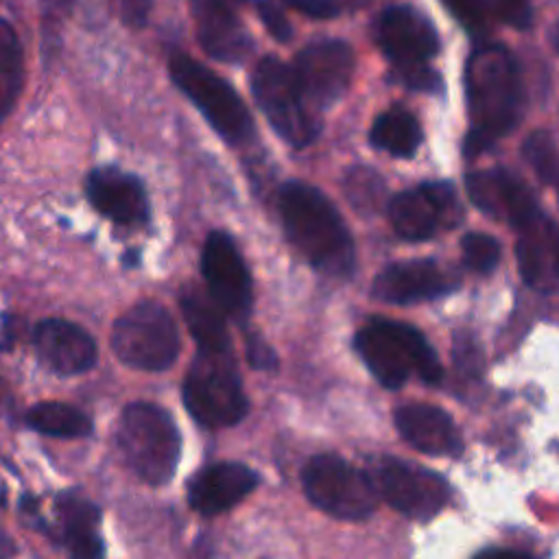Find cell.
I'll return each mask as SVG.
<instances>
[{
  "mask_svg": "<svg viewBox=\"0 0 559 559\" xmlns=\"http://www.w3.org/2000/svg\"><path fill=\"white\" fill-rule=\"evenodd\" d=\"M277 207L284 231L297 251L321 273L345 277L354 271L352 234L332 201L314 186L288 181L280 188Z\"/></svg>",
  "mask_w": 559,
  "mask_h": 559,
  "instance_id": "1",
  "label": "cell"
},
{
  "mask_svg": "<svg viewBox=\"0 0 559 559\" xmlns=\"http://www.w3.org/2000/svg\"><path fill=\"white\" fill-rule=\"evenodd\" d=\"M465 94L472 129L498 140L518 127L524 107L522 79L502 44H485L469 55Z\"/></svg>",
  "mask_w": 559,
  "mask_h": 559,
  "instance_id": "2",
  "label": "cell"
},
{
  "mask_svg": "<svg viewBox=\"0 0 559 559\" xmlns=\"http://www.w3.org/2000/svg\"><path fill=\"white\" fill-rule=\"evenodd\" d=\"M354 345L371 376L386 389H400L411 373L426 384H437L443 378L432 345L408 323L371 319L356 332Z\"/></svg>",
  "mask_w": 559,
  "mask_h": 559,
  "instance_id": "3",
  "label": "cell"
},
{
  "mask_svg": "<svg viewBox=\"0 0 559 559\" xmlns=\"http://www.w3.org/2000/svg\"><path fill=\"white\" fill-rule=\"evenodd\" d=\"M118 445L127 465L146 485H166L177 469L181 437L170 413L151 402H131L118 421Z\"/></svg>",
  "mask_w": 559,
  "mask_h": 559,
  "instance_id": "4",
  "label": "cell"
},
{
  "mask_svg": "<svg viewBox=\"0 0 559 559\" xmlns=\"http://www.w3.org/2000/svg\"><path fill=\"white\" fill-rule=\"evenodd\" d=\"M181 395L197 424L205 428H227L238 424L247 415L249 402L242 391L231 347H197V356L183 378Z\"/></svg>",
  "mask_w": 559,
  "mask_h": 559,
  "instance_id": "5",
  "label": "cell"
},
{
  "mask_svg": "<svg viewBox=\"0 0 559 559\" xmlns=\"http://www.w3.org/2000/svg\"><path fill=\"white\" fill-rule=\"evenodd\" d=\"M173 83L203 114L207 124L227 142L245 144L253 138V120L238 92L216 72L183 52H173L168 59Z\"/></svg>",
  "mask_w": 559,
  "mask_h": 559,
  "instance_id": "6",
  "label": "cell"
},
{
  "mask_svg": "<svg viewBox=\"0 0 559 559\" xmlns=\"http://www.w3.org/2000/svg\"><path fill=\"white\" fill-rule=\"evenodd\" d=\"M179 330L155 299H142L124 310L111 328V349L120 362L142 371H164L179 356Z\"/></svg>",
  "mask_w": 559,
  "mask_h": 559,
  "instance_id": "7",
  "label": "cell"
},
{
  "mask_svg": "<svg viewBox=\"0 0 559 559\" xmlns=\"http://www.w3.org/2000/svg\"><path fill=\"white\" fill-rule=\"evenodd\" d=\"M251 92L275 133L295 148H304L319 135V122L310 114L293 68L277 57H262L251 74Z\"/></svg>",
  "mask_w": 559,
  "mask_h": 559,
  "instance_id": "8",
  "label": "cell"
},
{
  "mask_svg": "<svg viewBox=\"0 0 559 559\" xmlns=\"http://www.w3.org/2000/svg\"><path fill=\"white\" fill-rule=\"evenodd\" d=\"M301 485L314 507L341 520H365L378 504L371 476L334 454L312 456L304 467Z\"/></svg>",
  "mask_w": 559,
  "mask_h": 559,
  "instance_id": "9",
  "label": "cell"
},
{
  "mask_svg": "<svg viewBox=\"0 0 559 559\" xmlns=\"http://www.w3.org/2000/svg\"><path fill=\"white\" fill-rule=\"evenodd\" d=\"M20 511L33 528L44 533L55 544H61L72 557H100L105 542L100 537V509L76 491L55 496V522H48L39 511V500L33 496L20 498Z\"/></svg>",
  "mask_w": 559,
  "mask_h": 559,
  "instance_id": "10",
  "label": "cell"
},
{
  "mask_svg": "<svg viewBox=\"0 0 559 559\" xmlns=\"http://www.w3.org/2000/svg\"><path fill=\"white\" fill-rule=\"evenodd\" d=\"M371 480L395 511L421 522L435 518L450 498L448 483L437 472L391 456L373 465Z\"/></svg>",
  "mask_w": 559,
  "mask_h": 559,
  "instance_id": "11",
  "label": "cell"
},
{
  "mask_svg": "<svg viewBox=\"0 0 559 559\" xmlns=\"http://www.w3.org/2000/svg\"><path fill=\"white\" fill-rule=\"evenodd\" d=\"M393 229L404 240H428L441 227L452 229L463 221V205L450 181H426L397 192L389 201Z\"/></svg>",
  "mask_w": 559,
  "mask_h": 559,
  "instance_id": "12",
  "label": "cell"
},
{
  "mask_svg": "<svg viewBox=\"0 0 559 559\" xmlns=\"http://www.w3.org/2000/svg\"><path fill=\"white\" fill-rule=\"evenodd\" d=\"M201 273L223 314L245 321L251 310V275L229 234L214 229L201 251Z\"/></svg>",
  "mask_w": 559,
  "mask_h": 559,
  "instance_id": "13",
  "label": "cell"
},
{
  "mask_svg": "<svg viewBox=\"0 0 559 559\" xmlns=\"http://www.w3.org/2000/svg\"><path fill=\"white\" fill-rule=\"evenodd\" d=\"M354 50L341 39H317L299 50L293 72L306 103L314 107L334 105L354 74Z\"/></svg>",
  "mask_w": 559,
  "mask_h": 559,
  "instance_id": "14",
  "label": "cell"
},
{
  "mask_svg": "<svg viewBox=\"0 0 559 559\" xmlns=\"http://www.w3.org/2000/svg\"><path fill=\"white\" fill-rule=\"evenodd\" d=\"M469 201L487 216L518 229L542 212L533 190L509 168L476 170L465 177Z\"/></svg>",
  "mask_w": 559,
  "mask_h": 559,
  "instance_id": "15",
  "label": "cell"
},
{
  "mask_svg": "<svg viewBox=\"0 0 559 559\" xmlns=\"http://www.w3.org/2000/svg\"><path fill=\"white\" fill-rule=\"evenodd\" d=\"M376 41L393 68L428 63L439 50V35L413 7H389L378 15Z\"/></svg>",
  "mask_w": 559,
  "mask_h": 559,
  "instance_id": "16",
  "label": "cell"
},
{
  "mask_svg": "<svg viewBox=\"0 0 559 559\" xmlns=\"http://www.w3.org/2000/svg\"><path fill=\"white\" fill-rule=\"evenodd\" d=\"M85 197L100 216L116 225H144L151 214L142 179L116 166L94 168L85 179Z\"/></svg>",
  "mask_w": 559,
  "mask_h": 559,
  "instance_id": "17",
  "label": "cell"
},
{
  "mask_svg": "<svg viewBox=\"0 0 559 559\" xmlns=\"http://www.w3.org/2000/svg\"><path fill=\"white\" fill-rule=\"evenodd\" d=\"M31 338L39 362L57 376H79L92 369L98 356L92 334L66 319L35 323Z\"/></svg>",
  "mask_w": 559,
  "mask_h": 559,
  "instance_id": "18",
  "label": "cell"
},
{
  "mask_svg": "<svg viewBox=\"0 0 559 559\" xmlns=\"http://www.w3.org/2000/svg\"><path fill=\"white\" fill-rule=\"evenodd\" d=\"M456 280L435 260H404L389 264L373 277L371 295L386 304H417L454 290Z\"/></svg>",
  "mask_w": 559,
  "mask_h": 559,
  "instance_id": "19",
  "label": "cell"
},
{
  "mask_svg": "<svg viewBox=\"0 0 559 559\" xmlns=\"http://www.w3.org/2000/svg\"><path fill=\"white\" fill-rule=\"evenodd\" d=\"M515 231L522 280L539 293H559V225L539 212Z\"/></svg>",
  "mask_w": 559,
  "mask_h": 559,
  "instance_id": "20",
  "label": "cell"
},
{
  "mask_svg": "<svg viewBox=\"0 0 559 559\" xmlns=\"http://www.w3.org/2000/svg\"><path fill=\"white\" fill-rule=\"evenodd\" d=\"M190 13L201 48L216 61L242 63L253 39L227 0H190Z\"/></svg>",
  "mask_w": 559,
  "mask_h": 559,
  "instance_id": "21",
  "label": "cell"
},
{
  "mask_svg": "<svg viewBox=\"0 0 559 559\" xmlns=\"http://www.w3.org/2000/svg\"><path fill=\"white\" fill-rule=\"evenodd\" d=\"M258 480L255 469L242 463H212L188 483V502L201 515H218L247 498L258 487Z\"/></svg>",
  "mask_w": 559,
  "mask_h": 559,
  "instance_id": "22",
  "label": "cell"
},
{
  "mask_svg": "<svg viewBox=\"0 0 559 559\" xmlns=\"http://www.w3.org/2000/svg\"><path fill=\"white\" fill-rule=\"evenodd\" d=\"M395 426L406 443L432 456H456L463 448L452 417L432 404H404L395 411Z\"/></svg>",
  "mask_w": 559,
  "mask_h": 559,
  "instance_id": "23",
  "label": "cell"
},
{
  "mask_svg": "<svg viewBox=\"0 0 559 559\" xmlns=\"http://www.w3.org/2000/svg\"><path fill=\"white\" fill-rule=\"evenodd\" d=\"M183 321L197 341V347L203 349H225L231 347L223 310L214 304L212 297H205L197 288H186L179 297Z\"/></svg>",
  "mask_w": 559,
  "mask_h": 559,
  "instance_id": "24",
  "label": "cell"
},
{
  "mask_svg": "<svg viewBox=\"0 0 559 559\" xmlns=\"http://www.w3.org/2000/svg\"><path fill=\"white\" fill-rule=\"evenodd\" d=\"M369 140L376 148L395 157H411L421 144V127L411 111L393 107L373 120Z\"/></svg>",
  "mask_w": 559,
  "mask_h": 559,
  "instance_id": "25",
  "label": "cell"
},
{
  "mask_svg": "<svg viewBox=\"0 0 559 559\" xmlns=\"http://www.w3.org/2000/svg\"><path fill=\"white\" fill-rule=\"evenodd\" d=\"M26 426L57 439H81L92 432V419L76 406L63 402H41L28 408Z\"/></svg>",
  "mask_w": 559,
  "mask_h": 559,
  "instance_id": "26",
  "label": "cell"
},
{
  "mask_svg": "<svg viewBox=\"0 0 559 559\" xmlns=\"http://www.w3.org/2000/svg\"><path fill=\"white\" fill-rule=\"evenodd\" d=\"M24 83V52L15 28L0 17V120L15 107Z\"/></svg>",
  "mask_w": 559,
  "mask_h": 559,
  "instance_id": "27",
  "label": "cell"
},
{
  "mask_svg": "<svg viewBox=\"0 0 559 559\" xmlns=\"http://www.w3.org/2000/svg\"><path fill=\"white\" fill-rule=\"evenodd\" d=\"M522 155L546 186L559 190V148L548 131H533L522 144Z\"/></svg>",
  "mask_w": 559,
  "mask_h": 559,
  "instance_id": "28",
  "label": "cell"
},
{
  "mask_svg": "<svg viewBox=\"0 0 559 559\" xmlns=\"http://www.w3.org/2000/svg\"><path fill=\"white\" fill-rule=\"evenodd\" d=\"M343 190L349 203L360 212H378L386 192L380 173L367 166H354L343 179Z\"/></svg>",
  "mask_w": 559,
  "mask_h": 559,
  "instance_id": "29",
  "label": "cell"
},
{
  "mask_svg": "<svg viewBox=\"0 0 559 559\" xmlns=\"http://www.w3.org/2000/svg\"><path fill=\"white\" fill-rule=\"evenodd\" d=\"M463 251V264L476 273H489L496 269L500 260V242L480 231H469L461 240Z\"/></svg>",
  "mask_w": 559,
  "mask_h": 559,
  "instance_id": "30",
  "label": "cell"
},
{
  "mask_svg": "<svg viewBox=\"0 0 559 559\" xmlns=\"http://www.w3.org/2000/svg\"><path fill=\"white\" fill-rule=\"evenodd\" d=\"M395 79L400 83H404L411 90L417 92H430V94H439L443 90V81L441 74L437 70H432L428 63H419V66H408V68H395Z\"/></svg>",
  "mask_w": 559,
  "mask_h": 559,
  "instance_id": "31",
  "label": "cell"
},
{
  "mask_svg": "<svg viewBox=\"0 0 559 559\" xmlns=\"http://www.w3.org/2000/svg\"><path fill=\"white\" fill-rule=\"evenodd\" d=\"M255 11H258L262 24L266 26V31L277 41H288L293 37V28L275 0H255Z\"/></svg>",
  "mask_w": 559,
  "mask_h": 559,
  "instance_id": "32",
  "label": "cell"
},
{
  "mask_svg": "<svg viewBox=\"0 0 559 559\" xmlns=\"http://www.w3.org/2000/svg\"><path fill=\"white\" fill-rule=\"evenodd\" d=\"M496 11L513 28H526L533 20L531 0H496Z\"/></svg>",
  "mask_w": 559,
  "mask_h": 559,
  "instance_id": "33",
  "label": "cell"
},
{
  "mask_svg": "<svg viewBox=\"0 0 559 559\" xmlns=\"http://www.w3.org/2000/svg\"><path fill=\"white\" fill-rule=\"evenodd\" d=\"M120 20L131 28H142L148 20L153 0H116Z\"/></svg>",
  "mask_w": 559,
  "mask_h": 559,
  "instance_id": "34",
  "label": "cell"
},
{
  "mask_svg": "<svg viewBox=\"0 0 559 559\" xmlns=\"http://www.w3.org/2000/svg\"><path fill=\"white\" fill-rule=\"evenodd\" d=\"M247 360L253 369H275L277 358L271 345H266L260 336L249 334L247 336Z\"/></svg>",
  "mask_w": 559,
  "mask_h": 559,
  "instance_id": "35",
  "label": "cell"
},
{
  "mask_svg": "<svg viewBox=\"0 0 559 559\" xmlns=\"http://www.w3.org/2000/svg\"><path fill=\"white\" fill-rule=\"evenodd\" d=\"M286 4H290L299 13H306L308 17H317V20L334 17L341 11L338 0H286Z\"/></svg>",
  "mask_w": 559,
  "mask_h": 559,
  "instance_id": "36",
  "label": "cell"
},
{
  "mask_svg": "<svg viewBox=\"0 0 559 559\" xmlns=\"http://www.w3.org/2000/svg\"><path fill=\"white\" fill-rule=\"evenodd\" d=\"M450 11L463 22L467 24L469 28L474 26H480L483 24V15H485V9H483V0H443Z\"/></svg>",
  "mask_w": 559,
  "mask_h": 559,
  "instance_id": "37",
  "label": "cell"
},
{
  "mask_svg": "<svg viewBox=\"0 0 559 559\" xmlns=\"http://www.w3.org/2000/svg\"><path fill=\"white\" fill-rule=\"evenodd\" d=\"M72 4L74 0H39L41 15L46 24H52V26H57L72 11Z\"/></svg>",
  "mask_w": 559,
  "mask_h": 559,
  "instance_id": "38",
  "label": "cell"
},
{
  "mask_svg": "<svg viewBox=\"0 0 559 559\" xmlns=\"http://www.w3.org/2000/svg\"><path fill=\"white\" fill-rule=\"evenodd\" d=\"M2 504H4V489L0 485V509H2ZM13 552H15V548L11 544V537L0 526V555H13Z\"/></svg>",
  "mask_w": 559,
  "mask_h": 559,
  "instance_id": "39",
  "label": "cell"
},
{
  "mask_svg": "<svg viewBox=\"0 0 559 559\" xmlns=\"http://www.w3.org/2000/svg\"><path fill=\"white\" fill-rule=\"evenodd\" d=\"M550 44H552V48L559 52V20H557V24H555L552 31H550Z\"/></svg>",
  "mask_w": 559,
  "mask_h": 559,
  "instance_id": "40",
  "label": "cell"
},
{
  "mask_svg": "<svg viewBox=\"0 0 559 559\" xmlns=\"http://www.w3.org/2000/svg\"><path fill=\"white\" fill-rule=\"evenodd\" d=\"M122 262H124L127 266H133V264H138V251H131V253H127V255L122 258Z\"/></svg>",
  "mask_w": 559,
  "mask_h": 559,
  "instance_id": "41",
  "label": "cell"
},
{
  "mask_svg": "<svg viewBox=\"0 0 559 559\" xmlns=\"http://www.w3.org/2000/svg\"><path fill=\"white\" fill-rule=\"evenodd\" d=\"M354 2H358V4H360V2H365V0H354Z\"/></svg>",
  "mask_w": 559,
  "mask_h": 559,
  "instance_id": "42",
  "label": "cell"
},
{
  "mask_svg": "<svg viewBox=\"0 0 559 559\" xmlns=\"http://www.w3.org/2000/svg\"><path fill=\"white\" fill-rule=\"evenodd\" d=\"M227 2H240V0H227Z\"/></svg>",
  "mask_w": 559,
  "mask_h": 559,
  "instance_id": "43",
  "label": "cell"
}]
</instances>
